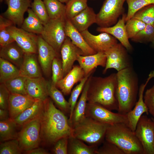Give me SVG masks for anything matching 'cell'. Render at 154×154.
I'll use <instances>...</instances> for the list:
<instances>
[{
	"instance_id": "6da1fadb",
	"label": "cell",
	"mask_w": 154,
	"mask_h": 154,
	"mask_svg": "<svg viewBox=\"0 0 154 154\" xmlns=\"http://www.w3.org/2000/svg\"><path fill=\"white\" fill-rule=\"evenodd\" d=\"M44 102V109L40 117L41 139L46 144L54 145L60 139L72 135V128L68 119L50 98Z\"/></svg>"
},
{
	"instance_id": "7a4b0ae2",
	"label": "cell",
	"mask_w": 154,
	"mask_h": 154,
	"mask_svg": "<svg viewBox=\"0 0 154 154\" xmlns=\"http://www.w3.org/2000/svg\"><path fill=\"white\" fill-rule=\"evenodd\" d=\"M117 84L116 96L118 104V112L126 114L134 107L139 90L138 79L131 66L116 73Z\"/></svg>"
},
{
	"instance_id": "3957f363",
	"label": "cell",
	"mask_w": 154,
	"mask_h": 154,
	"mask_svg": "<svg viewBox=\"0 0 154 154\" xmlns=\"http://www.w3.org/2000/svg\"><path fill=\"white\" fill-rule=\"evenodd\" d=\"M93 82V84L90 83L87 92L88 102L98 104L110 110L117 111L118 104L116 96V73L104 78L96 77Z\"/></svg>"
},
{
	"instance_id": "277c9868",
	"label": "cell",
	"mask_w": 154,
	"mask_h": 154,
	"mask_svg": "<svg viewBox=\"0 0 154 154\" xmlns=\"http://www.w3.org/2000/svg\"><path fill=\"white\" fill-rule=\"evenodd\" d=\"M105 139L117 145L125 154H144L142 146L135 132L125 123L109 125Z\"/></svg>"
},
{
	"instance_id": "5b68a950",
	"label": "cell",
	"mask_w": 154,
	"mask_h": 154,
	"mask_svg": "<svg viewBox=\"0 0 154 154\" xmlns=\"http://www.w3.org/2000/svg\"><path fill=\"white\" fill-rule=\"evenodd\" d=\"M109 125L86 116L72 127V135L90 145L98 146L104 141Z\"/></svg>"
},
{
	"instance_id": "8992f818",
	"label": "cell",
	"mask_w": 154,
	"mask_h": 154,
	"mask_svg": "<svg viewBox=\"0 0 154 154\" xmlns=\"http://www.w3.org/2000/svg\"><path fill=\"white\" fill-rule=\"evenodd\" d=\"M65 17L50 19L44 25L42 32L40 35L43 39L51 46L56 52L60 50L66 37L65 26Z\"/></svg>"
},
{
	"instance_id": "52a82bcc",
	"label": "cell",
	"mask_w": 154,
	"mask_h": 154,
	"mask_svg": "<svg viewBox=\"0 0 154 154\" xmlns=\"http://www.w3.org/2000/svg\"><path fill=\"white\" fill-rule=\"evenodd\" d=\"M126 0H105L96 14V23L100 27H108L115 25L124 14L123 5Z\"/></svg>"
},
{
	"instance_id": "ba28073f",
	"label": "cell",
	"mask_w": 154,
	"mask_h": 154,
	"mask_svg": "<svg viewBox=\"0 0 154 154\" xmlns=\"http://www.w3.org/2000/svg\"><path fill=\"white\" fill-rule=\"evenodd\" d=\"M18 132L17 139L24 152L38 147L41 139L40 117L25 124Z\"/></svg>"
},
{
	"instance_id": "9c48e42d",
	"label": "cell",
	"mask_w": 154,
	"mask_h": 154,
	"mask_svg": "<svg viewBox=\"0 0 154 154\" xmlns=\"http://www.w3.org/2000/svg\"><path fill=\"white\" fill-rule=\"evenodd\" d=\"M111 111L98 104L87 102L85 114L86 117L109 125L124 123L128 125L126 114L114 113Z\"/></svg>"
},
{
	"instance_id": "30bf717a",
	"label": "cell",
	"mask_w": 154,
	"mask_h": 154,
	"mask_svg": "<svg viewBox=\"0 0 154 154\" xmlns=\"http://www.w3.org/2000/svg\"><path fill=\"white\" fill-rule=\"evenodd\" d=\"M135 133L142 146L144 154H154V121L151 118L141 116Z\"/></svg>"
},
{
	"instance_id": "8fae6325",
	"label": "cell",
	"mask_w": 154,
	"mask_h": 154,
	"mask_svg": "<svg viewBox=\"0 0 154 154\" xmlns=\"http://www.w3.org/2000/svg\"><path fill=\"white\" fill-rule=\"evenodd\" d=\"M7 30L15 41L26 53H37L38 36L28 32L13 25L7 27Z\"/></svg>"
},
{
	"instance_id": "7c38bea8",
	"label": "cell",
	"mask_w": 154,
	"mask_h": 154,
	"mask_svg": "<svg viewBox=\"0 0 154 154\" xmlns=\"http://www.w3.org/2000/svg\"><path fill=\"white\" fill-rule=\"evenodd\" d=\"M127 50L120 43H118L105 52L106 68H114L118 72L131 66Z\"/></svg>"
},
{
	"instance_id": "4fadbf2b",
	"label": "cell",
	"mask_w": 154,
	"mask_h": 154,
	"mask_svg": "<svg viewBox=\"0 0 154 154\" xmlns=\"http://www.w3.org/2000/svg\"><path fill=\"white\" fill-rule=\"evenodd\" d=\"M154 78V70L151 71L149 74L145 83L140 86L138 92V99L133 108L126 114L128 119V126L135 132L138 122L142 115L145 113L149 114L148 108L143 99L144 92L145 88L149 81Z\"/></svg>"
},
{
	"instance_id": "5bb4252c",
	"label": "cell",
	"mask_w": 154,
	"mask_h": 154,
	"mask_svg": "<svg viewBox=\"0 0 154 154\" xmlns=\"http://www.w3.org/2000/svg\"><path fill=\"white\" fill-rule=\"evenodd\" d=\"M80 33L88 45L96 53L104 52L118 43L115 38L106 33L94 35L88 29Z\"/></svg>"
},
{
	"instance_id": "9a60e30c",
	"label": "cell",
	"mask_w": 154,
	"mask_h": 154,
	"mask_svg": "<svg viewBox=\"0 0 154 154\" xmlns=\"http://www.w3.org/2000/svg\"><path fill=\"white\" fill-rule=\"evenodd\" d=\"M7 5L4 17L14 25L21 26L24 20V15L31 6L30 0H6Z\"/></svg>"
},
{
	"instance_id": "2e32d148",
	"label": "cell",
	"mask_w": 154,
	"mask_h": 154,
	"mask_svg": "<svg viewBox=\"0 0 154 154\" xmlns=\"http://www.w3.org/2000/svg\"><path fill=\"white\" fill-rule=\"evenodd\" d=\"M60 50L64 77L72 68L74 63L77 60L78 55H84L81 50L73 44L70 39L67 37Z\"/></svg>"
},
{
	"instance_id": "e0dca14e",
	"label": "cell",
	"mask_w": 154,
	"mask_h": 154,
	"mask_svg": "<svg viewBox=\"0 0 154 154\" xmlns=\"http://www.w3.org/2000/svg\"><path fill=\"white\" fill-rule=\"evenodd\" d=\"M37 45L39 62L44 73L47 74L50 72L53 60L56 57L57 52L40 35L38 36Z\"/></svg>"
},
{
	"instance_id": "ac0fdd59",
	"label": "cell",
	"mask_w": 154,
	"mask_h": 154,
	"mask_svg": "<svg viewBox=\"0 0 154 154\" xmlns=\"http://www.w3.org/2000/svg\"><path fill=\"white\" fill-rule=\"evenodd\" d=\"M127 14L124 13L122 17L113 26L108 27H99L97 28V31L100 33L105 32L113 36L129 51H131L132 47L128 38L125 27V19Z\"/></svg>"
},
{
	"instance_id": "d6986e66",
	"label": "cell",
	"mask_w": 154,
	"mask_h": 154,
	"mask_svg": "<svg viewBox=\"0 0 154 154\" xmlns=\"http://www.w3.org/2000/svg\"><path fill=\"white\" fill-rule=\"evenodd\" d=\"M35 100L28 94L10 93L8 106L10 118L14 119L24 110L31 106Z\"/></svg>"
},
{
	"instance_id": "ffe728a7",
	"label": "cell",
	"mask_w": 154,
	"mask_h": 154,
	"mask_svg": "<svg viewBox=\"0 0 154 154\" xmlns=\"http://www.w3.org/2000/svg\"><path fill=\"white\" fill-rule=\"evenodd\" d=\"M48 82L42 76L34 78H27L25 87L27 94L35 99L43 101L48 98Z\"/></svg>"
},
{
	"instance_id": "44dd1931",
	"label": "cell",
	"mask_w": 154,
	"mask_h": 154,
	"mask_svg": "<svg viewBox=\"0 0 154 154\" xmlns=\"http://www.w3.org/2000/svg\"><path fill=\"white\" fill-rule=\"evenodd\" d=\"M85 76L84 71L80 66H74L71 70L57 83L56 86L64 95H68L74 85L80 82Z\"/></svg>"
},
{
	"instance_id": "7402d4cb",
	"label": "cell",
	"mask_w": 154,
	"mask_h": 154,
	"mask_svg": "<svg viewBox=\"0 0 154 154\" xmlns=\"http://www.w3.org/2000/svg\"><path fill=\"white\" fill-rule=\"evenodd\" d=\"M65 30L66 37L70 39L73 44L81 50L84 56L97 53L88 45L81 33L73 26L69 20L66 19Z\"/></svg>"
},
{
	"instance_id": "603a6c76",
	"label": "cell",
	"mask_w": 154,
	"mask_h": 154,
	"mask_svg": "<svg viewBox=\"0 0 154 154\" xmlns=\"http://www.w3.org/2000/svg\"><path fill=\"white\" fill-rule=\"evenodd\" d=\"M76 60L86 76L97 66L105 67L107 58L105 53L101 52L89 55H79Z\"/></svg>"
},
{
	"instance_id": "cb8c5ba5",
	"label": "cell",
	"mask_w": 154,
	"mask_h": 154,
	"mask_svg": "<svg viewBox=\"0 0 154 154\" xmlns=\"http://www.w3.org/2000/svg\"><path fill=\"white\" fill-rule=\"evenodd\" d=\"M44 108V101L36 99L31 106L24 110L14 120L18 127H22L29 122L39 117Z\"/></svg>"
},
{
	"instance_id": "d4e9b609",
	"label": "cell",
	"mask_w": 154,
	"mask_h": 154,
	"mask_svg": "<svg viewBox=\"0 0 154 154\" xmlns=\"http://www.w3.org/2000/svg\"><path fill=\"white\" fill-rule=\"evenodd\" d=\"M25 53L22 49L14 41L1 47L0 56L19 68L23 62Z\"/></svg>"
},
{
	"instance_id": "484cf974",
	"label": "cell",
	"mask_w": 154,
	"mask_h": 154,
	"mask_svg": "<svg viewBox=\"0 0 154 154\" xmlns=\"http://www.w3.org/2000/svg\"><path fill=\"white\" fill-rule=\"evenodd\" d=\"M35 53H25L22 64L19 68V76L27 78L41 77V73Z\"/></svg>"
},
{
	"instance_id": "4316f807",
	"label": "cell",
	"mask_w": 154,
	"mask_h": 154,
	"mask_svg": "<svg viewBox=\"0 0 154 154\" xmlns=\"http://www.w3.org/2000/svg\"><path fill=\"white\" fill-rule=\"evenodd\" d=\"M70 20L76 29L81 32L88 29L93 24L96 23V14L92 8L88 6Z\"/></svg>"
},
{
	"instance_id": "83f0119b",
	"label": "cell",
	"mask_w": 154,
	"mask_h": 154,
	"mask_svg": "<svg viewBox=\"0 0 154 154\" xmlns=\"http://www.w3.org/2000/svg\"><path fill=\"white\" fill-rule=\"evenodd\" d=\"M90 77V76H89ZM90 77H89L86 81L80 98L77 102L74 109L71 119H68L70 126L74 125L82 120L86 116L85 112L87 102V92L89 87Z\"/></svg>"
},
{
	"instance_id": "f1b7e54d",
	"label": "cell",
	"mask_w": 154,
	"mask_h": 154,
	"mask_svg": "<svg viewBox=\"0 0 154 154\" xmlns=\"http://www.w3.org/2000/svg\"><path fill=\"white\" fill-rule=\"evenodd\" d=\"M98 149V146L88 145L72 135L69 137L68 154H96Z\"/></svg>"
},
{
	"instance_id": "f546056e",
	"label": "cell",
	"mask_w": 154,
	"mask_h": 154,
	"mask_svg": "<svg viewBox=\"0 0 154 154\" xmlns=\"http://www.w3.org/2000/svg\"><path fill=\"white\" fill-rule=\"evenodd\" d=\"M47 89L48 94L60 110L64 113L70 116V107L68 102L65 99L62 92L51 81L48 82Z\"/></svg>"
},
{
	"instance_id": "4dcf8cb0",
	"label": "cell",
	"mask_w": 154,
	"mask_h": 154,
	"mask_svg": "<svg viewBox=\"0 0 154 154\" xmlns=\"http://www.w3.org/2000/svg\"><path fill=\"white\" fill-rule=\"evenodd\" d=\"M27 11L28 16L24 19L21 28L28 32L40 35L44 25L32 9H29Z\"/></svg>"
},
{
	"instance_id": "1f68e13d",
	"label": "cell",
	"mask_w": 154,
	"mask_h": 154,
	"mask_svg": "<svg viewBox=\"0 0 154 154\" xmlns=\"http://www.w3.org/2000/svg\"><path fill=\"white\" fill-rule=\"evenodd\" d=\"M17 127L14 119L11 118L0 121V142L17 139Z\"/></svg>"
},
{
	"instance_id": "d6a6232c",
	"label": "cell",
	"mask_w": 154,
	"mask_h": 154,
	"mask_svg": "<svg viewBox=\"0 0 154 154\" xmlns=\"http://www.w3.org/2000/svg\"><path fill=\"white\" fill-rule=\"evenodd\" d=\"M19 69L8 60L0 58V82L7 81L19 76Z\"/></svg>"
},
{
	"instance_id": "836d02e7",
	"label": "cell",
	"mask_w": 154,
	"mask_h": 154,
	"mask_svg": "<svg viewBox=\"0 0 154 154\" xmlns=\"http://www.w3.org/2000/svg\"><path fill=\"white\" fill-rule=\"evenodd\" d=\"M43 1L50 19L65 17V5L62 3L58 0H43Z\"/></svg>"
},
{
	"instance_id": "e575fe53",
	"label": "cell",
	"mask_w": 154,
	"mask_h": 154,
	"mask_svg": "<svg viewBox=\"0 0 154 154\" xmlns=\"http://www.w3.org/2000/svg\"><path fill=\"white\" fill-rule=\"evenodd\" d=\"M88 0H69L65 5V17L70 20L88 6Z\"/></svg>"
},
{
	"instance_id": "d590c367",
	"label": "cell",
	"mask_w": 154,
	"mask_h": 154,
	"mask_svg": "<svg viewBox=\"0 0 154 154\" xmlns=\"http://www.w3.org/2000/svg\"><path fill=\"white\" fill-rule=\"evenodd\" d=\"M27 78L19 76L8 80L3 83L10 93L27 94L25 87Z\"/></svg>"
},
{
	"instance_id": "8d00e7d4",
	"label": "cell",
	"mask_w": 154,
	"mask_h": 154,
	"mask_svg": "<svg viewBox=\"0 0 154 154\" xmlns=\"http://www.w3.org/2000/svg\"><path fill=\"white\" fill-rule=\"evenodd\" d=\"M13 25L9 20L2 15L0 16V47L15 41L7 30V27Z\"/></svg>"
},
{
	"instance_id": "74e56055",
	"label": "cell",
	"mask_w": 154,
	"mask_h": 154,
	"mask_svg": "<svg viewBox=\"0 0 154 154\" xmlns=\"http://www.w3.org/2000/svg\"><path fill=\"white\" fill-rule=\"evenodd\" d=\"M128 11L125 21L133 17L135 13L145 6L154 4V0H126Z\"/></svg>"
},
{
	"instance_id": "f35d334b",
	"label": "cell",
	"mask_w": 154,
	"mask_h": 154,
	"mask_svg": "<svg viewBox=\"0 0 154 154\" xmlns=\"http://www.w3.org/2000/svg\"><path fill=\"white\" fill-rule=\"evenodd\" d=\"M132 18L139 19L146 24L153 25L154 23V4L141 9L135 13Z\"/></svg>"
},
{
	"instance_id": "ab89813d",
	"label": "cell",
	"mask_w": 154,
	"mask_h": 154,
	"mask_svg": "<svg viewBox=\"0 0 154 154\" xmlns=\"http://www.w3.org/2000/svg\"><path fill=\"white\" fill-rule=\"evenodd\" d=\"M90 73L85 77L73 90L68 100V102L70 107V113L68 119H70L72 116V113L77 103L79 96L82 91L85 84L90 76Z\"/></svg>"
},
{
	"instance_id": "60d3db41",
	"label": "cell",
	"mask_w": 154,
	"mask_h": 154,
	"mask_svg": "<svg viewBox=\"0 0 154 154\" xmlns=\"http://www.w3.org/2000/svg\"><path fill=\"white\" fill-rule=\"evenodd\" d=\"M23 152L17 139L0 142V154H21Z\"/></svg>"
},
{
	"instance_id": "b9f144b4",
	"label": "cell",
	"mask_w": 154,
	"mask_h": 154,
	"mask_svg": "<svg viewBox=\"0 0 154 154\" xmlns=\"http://www.w3.org/2000/svg\"><path fill=\"white\" fill-rule=\"evenodd\" d=\"M126 23L125 29L129 39H131L143 29L147 25L139 19L133 18L127 21Z\"/></svg>"
},
{
	"instance_id": "7bdbcfd3",
	"label": "cell",
	"mask_w": 154,
	"mask_h": 154,
	"mask_svg": "<svg viewBox=\"0 0 154 154\" xmlns=\"http://www.w3.org/2000/svg\"><path fill=\"white\" fill-rule=\"evenodd\" d=\"M32 9L43 25L50 20L43 1L42 0H33L31 4Z\"/></svg>"
},
{
	"instance_id": "ee69618b",
	"label": "cell",
	"mask_w": 154,
	"mask_h": 154,
	"mask_svg": "<svg viewBox=\"0 0 154 154\" xmlns=\"http://www.w3.org/2000/svg\"><path fill=\"white\" fill-rule=\"evenodd\" d=\"M154 38V27L153 25L147 24L145 27L131 39L136 42H152Z\"/></svg>"
},
{
	"instance_id": "f6af8a7d",
	"label": "cell",
	"mask_w": 154,
	"mask_h": 154,
	"mask_svg": "<svg viewBox=\"0 0 154 154\" xmlns=\"http://www.w3.org/2000/svg\"><path fill=\"white\" fill-rule=\"evenodd\" d=\"M51 69L52 72L51 82L56 85L57 83L64 77L62 61L56 57L53 60Z\"/></svg>"
},
{
	"instance_id": "bcb514c9",
	"label": "cell",
	"mask_w": 154,
	"mask_h": 154,
	"mask_svg": "<svg viewBox=\"0 0 154 154\" xmlns=\"http://www.w3.org/2000/svg\"><path fill=\"white\" fill-rule=\"evenodd\" d=\"M98 149L96 154H125L123 151L114 143L105 140Z\"/></svg>"
},
{
	"instance_id": "7dc6e473",
	"label": "cell",
	"mask_w": 154,
	"mask_h": 154,
	"mask_svg": "<svg viewBox=\"0 0 154 154\" xmlns=\"http://www.w3.org/2000/svg\"><path fill=\"white\" fill-rule=\"evenodd\" d=\"M143 99L149 113L154 118V85L146 90L144 95Z\"/></svg>"
},
{
	"instance_id": "c3c4849f",
	"label": "cell",
	"mask_w": 154,
	"mask_h": 154,
	"mask_svg": "<svg viewBox=\"0 0 154 154\" xmlns=\"http://www.w3.org/2000/svg\"><path fill=\"white\" fill-rule=\"evenodd\" d=\"M69 137H62L58 139L55 143L52 149V152L54 154H68V139Z\"/></svg>"
},
{
	"instance_id": "681fc988",
	"label": "cell",
	"mask_w": 154,
	"mask_h": 154,
	"mask_svg": "<svg viewBox=\"0 0 154 154\" xmlns=\"http://www.w3.org/2000/svg\"><path fill=\"white\" fill-rule=\"evenodd\" d=\"M10 92L3 83L0 84V109L8 110Z\"/></svg>"
},
{
	"instance_id": "f907efd6",
	"label": "cell",
	"mask_w": 154,
	"mask_h": 154,
	"mask_svg": "<svg viewBox=\"0 0 154 154\" xmlns=\"http://www.w3.org/2000/svg\"><path fill=\"white\" fill-rule=\"evenodd\" d=\"M27 154H48L49 153L46 149L38 147L29 151L24 152Z\"/></svg>"
},
{
	"instance_id": "816d5d0a",
	"label": "cell",
	"mask_w": 154,
	"mask_h": 154,
	"mask_svg": "<svg viewBox=\"0 0 154 154\" xmlns=\"http://www.w3.org/2000/svg\"><path fill=\"white\" fill-rule=\"evenodd\" d=\"M10 118L8 110L0 109V121L8 120Z\"/></svg>"
},
{
	"instance_id": "f5cc1de1",
	"label": "cell",
	"mask_w": 154,
	"mask_h": 154,
	"mask_svg": "<svg viewBox=\"0 0 154 154\" xmlns=\"http://www.w3.org/2000/svg\"><path fill=\"white\" fill-rule=\"evenodd\" d=\"M62 3H66L69 0H58Z\"/></svg>"
},
{
	"instance_id": "db71d44e",
	"label": "cell",
	"mask_w": 154,
	"mask_h": 154,
	"mask_svg": "<svg viewBox=\"0 0 154 154\" xmlns=\"http://www.w3.org/2000/svg\"><path fill=\"white\" fill-rule=\"evenodd\" d=\"M151 42L154 45V38L153 39V41H152Z\"/></svg>"
},
{
	"instance_id": "11a10c76",
	"label": "cell",
	"mask_w": 154,
	"mask_h": 154,
	"mask_svg": "<svg viewBox=\"0 0 154 154\" xmlns=\"http://www.w3.org/2000/svg\"><path fill=\"white\" fill-rule=\"evenodd\" d=\"M151 118L152 120L154 121V118L153 117H151Z\"/></svg>"
},
{
	"instance_id": "9f6ffc18",
	"label": "cell",
	"mask_w": 154,
	"mask_h": 154,
	"mask_svg": "<svg viewBox=\"0 0 154 154\" xmlns=\"http://www.w3.org/2000/svg\"><path fill=\"white\" fill-rule=\"evenodd\" d=\"M153 27H154V23L153 24Z\"/></svg>"
},
{
	"instance_id": "6f0895ef",
	"label": "cell",
	"mask_w": 154,
	"mask_h": 154,
	"mask_svg": "<svg viewBox=\"0 0 154 154\" xmlns=\"http://www.w3.org/2000/svg\"></svg>"
}]
</instances>
